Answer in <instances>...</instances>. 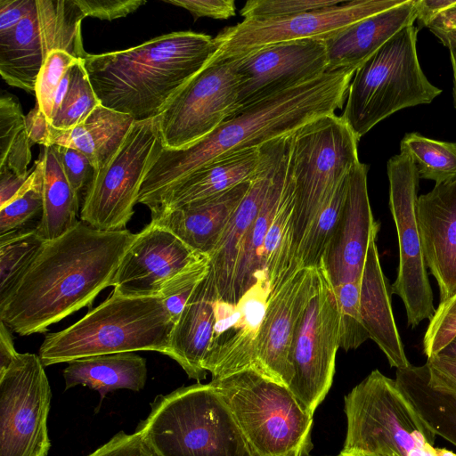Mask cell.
Segmentation results:
<instances>
[{
  "label": "cell",
  "instance_id": "obj_1",
  "mask_svg": "<svg viewBox=\"0 0 456 456\" xmlns=\"http://www.w3.org/2000/svg\"><path fill=\"white\" fill-rule=\"evenodd\" d=\"M137 233L101 231L79 221L61 237L45 241L8 297L0 303V321L20 336L45 332L49 326L90 307L107 287Z\"/></svg>",
  "mask_w": 456,
  "mask_h": 456
},
{
  "label": "cell",
  "instance_id": "obj_2",
  "mask_svg": "<svg viewBox=\"0 0 456 456\" xmlns=\"http://www.w3.org/2000/svg\"><path fill=\"white\" fill-rule=\"evenodd\" d=\"M355 69L327 71L238 110L198 142L177 150L163 148L142 184L138 203L152 207L175 183L214 159L260 147L294 133L309 121L341 109Z\"/></svg>",
  "mask_w": 456,
  "mask_h": 456
},
{
  "label": "cell",
  "instance_id": "obj_3",
  "mask_svg": "<svg viewBox=\"0 0 456 456\" xmlns=\"http://www.w3.org/2000/svg\"><path fill=\"white\" fill-rule=\"evenodd\" d=\"M216 51L215 37L178 31L83 62L101 104L138 122L159 116Z\"/></svg>",
  "mask_w": 456,
  "mask_h": 456
},
{
  "label": "cell",
  "instance_id": "obj_4",
  "mask_svg": "<svg viewBox=\"0 0 456 456\" xmlns=\"http://www.w3.org/2000/svg\"><path fill=\"white\" fill-rule=\"evenodd\" d=\"M175 322L158 297H110L69 327L48 333L44 366L101 354L155 351L167 355Z\"/></svg>",
  "mask_w": 456,
  "mask_h": 456
},
{
  "label": "cell",
  "instance_id": "obj_5",
  "mask_svg": "<svg viewBox=\"0 0 456 456\" xmlns=\"http://www.w3.org/2000/svg\"><path fill=\"white\" fill-rule=\"evenodd\" d=\"M136 431L158 456H256L210 382L157 396Z\"/></svg>",
  "mask_w": 456,
  "mask_h": 456
},
{
  "label": "cell",
  "instance_id": "obj_6",
  "mask_svg": "<svg viewBox=\"0 0 456 456\" xmlns=\"http://www.w3.org/2000/svg\"><path fill=\"white\" fill-rule=\"evenodd\" d=\"M210 383L220 392L256 456H308L313 414L289 389L248 368Z\"/></svg>",
  "mask_w": 456,
  "mask_h": 456
},
{
  "label": "cell",
  "instance_id": "obj_7",
  "mask_svg": "<svg viewBox=\"0 0 456 456\" xmlns=\"http://www.w3.org/2000/svg\"><path fill=\"white\" fill-rule=\"evenodd\" d=\"M417 34L413 25L403 28L355 70L341 118L358 140L395 112L442 93L422 71Z\"/></svg>",
  "mask_w": 456,
  "mask_h": 456
},
{
  "label": "cell",
  "instance_id": "obj_8",
  "mask_svg": "<svg viewBox=\"0 0 456 456\" xmlns=\"http://www.w3.org/2000/svg\"><path fill=\"white\" fill-rule=\"evenodd\" d=\"M358 141L336 113L316 118L291 134L289 169L294 187L297 253L326 200L360 162Z\"/></svg>",
  "mask_w": 456,
  "mask_h": 456
},
{
  "label": "cell",
  "instance_id": "obj_9",
  "mask_svg": "<svg viewBox=\"0 0 456 456\" xmlns=\"http://www.w3.org/2000/svg\"><path fill=\"white\" fill-rule=\"evenodd\" d=\"M347 431L341 453L407 456L414 447L434 445L436 435L398 387L371 371L345 397Z\"/></svg>",
  "mask_w": 456,
  "mask_h": 456
},
{
  "label": "cell",
  "instance_id": "obj_10",
  "mask_svg": "<svg viewBox=\"0 0 456 456\" xmlns=\"http://www.w3.org/2000/svg\"><path fill=\"white\" fill-rule=\"evenodd\" d=\"M163 148L158 117L134 121L116 154L95 171L81 207V221L101 231L125 230L143 180Z\"/></svg>",
  "mask_w": 456,
  "mask_h": 456
},
{
  "label": "cell",
  "instance_id": "obj_11",
  "mask_svg": "<svg viewBox=\"0 0 456 456\" xmlns=\"http://www.w3.org/2000/svg\"><path fill=\"white\" fill-rule=\"evenodd\" d=\"M76 0H35L32 10L12 28L0 32V74L11 86L35 93L40 69L55 50L84 59Z\"/></svg>",
  "mask_w": 456,
  "mask_h": 456
},
{
  "label": "cell",
  "instance_id": "obj_12",
  "mask_svg": "<svg viewBox=\"0 0 456 456\" xmlns=\"http://www.w3.org/2000/svg\"><path fill=\"white\" fill-rule=\"evenodd\" d=\"M339 313L323 266L315 267L314 289L297 323L291 349L288 388L311 414L328 394L339 348Z\"/></svg>",
  "mask_w": 456,
  "mask_h": 456
},
{
  "label": "cell",
  "instance_id": "obj_13",
  "mask_svg": "<svg viewBox=\"0 0 456 456\" xmlns=\"http://www.w3.org/2000/svg\"><path fill=\"white\" fill-rule=\"evenodd\" d=\"M387 168L389 208L399 246L397 277L391 285V293L401 297L408 324L414 328L430 320L436 311L417 217L419 175L415 162L405 151L392 157Z\"/></svg>",
  "mask_w": 456,
  "mask_h": 456
},
{
  "label": "cell",
  "instance_id": "obj_14",
  "mask_svg": "<svg viewBox=\"0 0 456 456\" xmlns=\"http://www.w3.org/2000/svg\"><path fill=\"white\" fill-rule=\"evenodd\" d=\"M404 0H353L299 14L246 20L224 28L216 37V51L208 62L239 59L269 45L315 39L323 41L364 18L395 7Z\"/></svg>",
  "mask_w": 456,
  "mask_h": 456
},
{
  "label": "cell",
  "instance_id": "obj_15",
  "mask_svg": "<svg viewBox=\"0 0 456 456\" xmlns=\"http://www.w3.org/2000/svg\"><path fill=\"white\" fill-rule=\"evenodd\" d=\"M35 354H19L0 373V456H46L51 387Z\"/></svg>",
  "mask_w": 456,
  "mask_h": 456
},
{
  "label": "cell",
  "instance_id": "obj_16",
  "mask_svg": "<svg viewBox=\"0 0 456 456\" xmlns=\"http://www.w3.org/2000/svg\"><path fill=\"white\" fill-rule=\"evenodd\" d=\"M237 98L232 61L208 62L158 116L164 147L182 149L209 134L236 112Z\"/></svg>",
  "mask_w": 456,
  "mask_h": 456
},
{
  "label": "cell",
  "instance_id": "obj_17",
  "mask_svg": "<svg viewBox=\"0 0 456 456\" xmlns=\"http://www.w3.org/2000/svg\"><path fill=\"white\" fill-rule=\"evenodd\" d=\"M238 78L237 110L327 72L325 45L305 39L277 43L232 60Z\"/></svg>",
  "mask_w": 456,
  "mask_h": 456
},
{
  "label": "cell",
  "instance_id": "obj_18",
  "mask_svg": "<svg viewBox=\"0 0 456 456\" xmlns=\"http://www.w3.org/2000/svg\"><path fill=\"white\" fill-rule=\"evenodd\" d=\"M270 291L269 280L262 271L237 304L216 299L214 333L204 364L212 379L254 367Z\"/></svg>",
  "mask_w": 456,
  "mask_h": 456
},
{
  "label": "cell",
  "instance_id": "obj_19",
  "mask_svg": "<svg viewBox=\"0 0 456 456\" xmlns=\"http://www.w3.org/2000/svg\"><path fill=\"white\" fill-rule=\"evenodd\" d=\"M203 256L151 221L137 233L122 258L113 280L112 293L158 297L166 282Z\"/></svg>",
  "mask_w": 456,
  "mask_h": 456
},
{
  "label": "cell",
  "instance_id": "obj_20",
  "mask_svg": "<svg viewBox=\"0 0 456 456\" xmlns=\"http://www.w3.org/2000/svg\"><path fill=\"white\" fill-rule=\"evenodd\" d=\"M314 280L315 268H301L270 292L260 326L253 369L286 387L292 377L294 334L313 295Z\"/></svg>",
  "mask_w": 456,
  "mask_h": 456
},
{
  "label": "cell",
  "instance_id": "obj_21",
  "mask_svg": "<svg viewBox=\"0 0 456 456\" xmlns=\"http://www.w3.org/2000/svg\"><path fill=\"white\" fill-rule=\"evenodd\" d=\"M367 171L361 162L351 170L339 218L322 257L333 287L361 281L370 240L379 230L369 200Z\"/></svg>",
  "mask_w": 456,
  "mask_h": 456
},
{
  "label": "cell",
  "instance_id": "obj_22",
  "mask_svg": "<svg viewBox=\"0 0 456 456\" xmlns=\"http://www.w3.org/2000/svg\"><path fill=\"white\" fill-rule=\"evenodd\" d=\"M290 134L267 142L259 147L260 161L251 178L249 189L208 256L207 280L216 299L232 304L233 278L245 234L255 220L275 171L287 151Z\"/></svg>",
  "mask_w": 456,
  "mask_h": 456
},
{
  "label": "cell",
  "instance_id": "obj_23",
  "mask_svg": "<svg viewBox=\"0 0 456 456\" xmlns=\"http://www.w3.org/2000/svg\"><path fill=\"white\" fill-rule=\"evenodd\" d=\"M416 209L426 264L443 302L456 292V179L418 197Z\"/></svg>",
  "mask_w": 456,
  "mask_h": 456
},
{
  "label": "cell",
  "instance_id": "obj_24",
  "mask_svg": "<svg viewBox=\"0 0 456 456\" xmlns=\"http://www.w3.org/2000/svg\"><path fill=\"white\" fill-rule=\"evenodd\" d=\"M250 183L251 180L212 198L151 215V222L171 232L195 252L208 256Z\"/></svg>",
  "mask_w": 456,
  "mask_h": 456
},
{
  "label": "cell",
  "instance_id": "obj_25",
  "mask_svg": "<svg viewBox=\"0 0 456 456\" xmlns=\"http://www.w3.org/2000/svg\"><path fill=\"white\" fill-rule=\"evenodd\" d=\"M416 20L415 0L364 18L322 42L327 52V71L357 69L403 28Z\"/></svg>",
  "mask_w": 456,
  "mask_h": 456
},
{
  "label": "cell",
  "instance_id": "obj_26",
  "mask_svg": "<svg viewBox=\"0 0 456 456\" xmlns=\"http://www.w3.org/2000/svg\"><path fill=\"white\" fill-rule=\"evenodd\" d=\"M260 161L259 147L221 155L170 186L150 208L151 215L221 194L250 181Z\"/></svg>",
  "mask_w": 456,
  "mask_h": 456
},
{
  "label": "cell",
  "instance_id": "obj_27",
  "mask_svg": "<svg viewBox=\"0 0 456 456\" xmlns=\"http://www.w3.org/2000/svg\"><path fill=\"white\" fill-rule=\"evenodd\" d=\"M378 232L370 240L360 285V309L364 327L391 367L403 369L411 365L396 327L392 304L391 286L385 276L376 243Z\"/></svg>",
  "mask_w": 456,
  "mask_h": 456
},
{
  "label": "cell",
  "instance_id": "obj_28",
  "mask_svg": "<svg viewBox=\"0 0 456 456\" xmlns=\"http://www.w3.org/2000/svg\"><path fill=\"white\" fill-rule=\"evenodd\" d=\"M216 299L215 290L206 276L175 322L167 353L189 378L198 381L205 379L208 372L204 364L214 333Z\"/></svg>",
  "mask_w": 456,
  "mask_h": 456
},
{
  "label": "cell",
  "instance_id": "obj_29",
  "mask_svg": "<svg viewBox=\"0 0 456 456\" xmlns=\"http://www.w3.org/2000/svg\"><path fill=\"white\" fill-rule=\"evenodd\" d=\"M134 123L129 115L100 104L86 118L69 129L61 130L51 126L50 146L60 145L79 151L97 171L116 154Z\"/></svg>",
  "mask_w": 456,
  "mask_h": 456
},
{
  "label": "cell",
  "instance_id": "obj_30",
  "mask_svg": "<svg viewBox=\"0 0 456 456\" xmlns=\"http://www.w3.org/2000/svg\"><path fill=\"white\" fill-rule=\"evenodd\" d=\"M65 390L77 385L96 390L101 400L116 389L140 391L147 379L146 360L134 353L94 355L68 362Z\"/></svg>",
  "mask_w": 456,
  "mask_h": 456
},
{
  "label": "cell",
  "instance_id": "obj_31",
  "mask_svg": "<svg viewBox=\"0 0 456 456\" xmlns=\"http://www.w3.org/2000/svg\"><path fill=\"white\" fill-rule=\"evenodd\" d=\"M289 145L275 171L260 209L243 239L233 278L232 305L237 304L255 284L263 271L265 240L288 177Z\"/></svg>",
  "mask_w": 456,
  "mask_h": 456
},
{
  "label": "cell",
  "instance_id": "obj_32",
  "mask_svg": "<svg viewBox=\"0 0 456 456\" xmlns=\"http://www.w3.org/2000/svg\"><path fill=\"white\" fill-rule=\"evenodd\" d=\"M38 161L42 171L43 212L36 232L42 240L49 241L77 225L81 202L69 183L53 145L43 147Z\"/></svg>",
  "mask_w": 456,
  "mask_h": 456
},
{
  "label": "cell",
  "instance_id": "obj_33",
  "mask_svg": "<svg viewBox=\"0 0 456 456\" xmlns=\"http://www.w3.org/2000/svg\"><path fill=\"white\" fill-rule=\"evenodd\" d=\"M299 269L295 244L294 187L289 169L281 198L264 245L263 271L269 280L270 292L281 288Z\"/></svg>",
  "mask_w": 456,
  "mask_h": 456
},
{
  "label": "cell",
  "instance_id": "obj_34",
  "mask_svg": "<svg viewBox=\"0 0 456 456\" xmlns=\"http://www.w3.org/2000/svg\"><path fill=\"white\" fill-rule=\"evenodd\" d=\"M395 381L429 429L456 446V395L429 385L427 363L397 369Z\"/></svg>",
  "mask_w": 456,
  "mask_h": 456
},
{
  "label": "cell",
  "instance_id": "obj_35",
  "mask_svg": "<svg viewBox=\"0 0 456 456\" xmlns=\"http://www.w3.org/2000/svg\"><path fill=\"white\" fill-rule=\"evenodd\" d=\"M400 149L411 157L419 178L432 180L436 185L456 179V142H441L418 133H409L401 141Z\"/></svg>",
  "mask_w": 456,
  "mask_h": 456
},
{
  "label": "cell",
  "instance_id": "obj_36",
  "mask_svg": "<svg viewBox=\"0 0 456 456\" xmlns=\"http://www.w3.org/2000/svg\"><path fill=\"white\" fill-rule=\"evenodd\" d=\"M45 242L36 228L0 236V303L22 279Z\"/></svg>",
  "mask_w": 456,
  "mask_h": 456
},
{
  "label": "cell",
  "instance_id": "obj_37",
  "mask_svg": "<svg viewBox=\"0 0 456 456\" xmlns=\"http://www.w3.org/2000/svg\"><path fill=\"white\" fill-rule=\"evenodd\" d=\"M348 175L326 200L305 235L297 253L300 269L315 268L321 264L343 208Z\"/></svg>",
  "mask_w": 456,
  "mask_h": 456
},
{
  "label": "cell",
  "instance_id": "obj_38",
  "mask_svg": "<svg viewBox=\"0 0 456 456\" xmlns=\"http://www.w3.org/2000/svg\"><path fill=\"white\" fill-rule=\"evenodd\" d=\"M100 104L81 59L70 68L68 91L50 124L56 129H69L82 122Z\"/></svg>",
  "mask_w": 456,
  "mask_h": 456
},
{
  "label": "cell",
  "instance_id": "obj_39",
  "mask_svg": "<svg viewBox=\"0 0 456 456\" xmlns=\"http://www.w3.org/2000/svg\"><path fill=\"white\" fill-rule=\"evenodd\" d=\"M42 171L37 159L20 191L5 206L0 208V236L29 229L27 224L38 214L42 215Z\"/></svg>",
  "mask_w": 456,
  "mask_h": 456
},
{
  "label": "cell",
  "instance_id": "obj_40",
  "mask_svg": "<svg viewBox=\"0 0 456 456\" xmlns=\"http://www.w3.org/2000/svg\"><path fill=\"white\" fill-rule=\"evenodd\" d=\"M361 281L333 287L339 313V347L346 351L359 347L370 338L360 309Z\"/></svg>",
  "mask_w": 456,
  "mask_h": 456
},
{
  "label": "cell",
  "instance_id": "obj_41",
  "mask_svg": "<svg viewBox=\"0 0 456 456\" xmlns=\"http://www.w3.org/2000/svg\"><path fill=\"white\" fill-rule=\"evenodd\" d=\"M209 270V257L204 256L175 274L163 286L159 297L175 323L199 283Z\"/></svg>",
  "mask_w": 456,
  "mask_h": 456
},
{
  "label": "cell",
  "instance_id": "obj_42",
  "mask_svg": "<svg viewBox=\"0 0 456 456\" xmlns=\"http://www.w3.org/2000/svg\"><path fill=\"white\" fill-rule=\"evenodd\" d=\"M81 59L62 50L53 51L45 59L37 76L35 95L37 103L51 122L54 99L69 69Z\"/></svg>",
  "mask_w": 456,
  "mask_h": 456
},
{
  "label": "cell",
  "instance_id": "obj_43",
  "mask_svg": "<svg viewBox=\"0 0 456 456\" xmlns=\"http://www.w3.org/2000/svg\"><path fill=\"white\" fill-rule=\"evenodd\" d=\"M340 2V0H248L240 10V14L246 20L283 18L330 7Z\"/></svg>",
  "mask_w": 456,
  "mask_h": 456
},
{
  "label": "cell",
  "instance_id": "obj_44",
  "mask_svg": "<svg viewBox=\"0 0 456 456\" xmlns=\"http://www.w3.org/2000/svg\"><path fill=\"white\" fill-rule=\"evenodd\" d=\"M456 337V292L440 302L426 330L423 350L428 358L437 355Z\"/></svg>",
  "mask_w": 456,
  "mask_h": 456
},
{
  "label": "cell",
  "instance_id": "obj_45",
  "mask_svg": "<svg viewBox=\"0 0 456 456\" xmlns=\"http://www.w3.org/2000/svg\"><path fill=\"white\" fill-rule=\"evenodd\" d=\"M53 146L62 170L77 193L82 207L86 193L96 170L89 159L79 151L65 146Z\"/></svg>",
  "mask_w": 456,
  "mask_h": 456
},
{
  "label": "cell",
  "instance_id": "obj_46",
  "mask_svg": "<svg viewBox=\"0 0 456 456\" xmlns=\"http://www.w3.org/2000/svg\"><path fill=\"white\" fill-rule=\"evenodd\" d=\"M26 129L25 116L13 96L0 97V159L4 158L16 138Z\"/></svg>",
  "mask_w": 456,
  "mask_h": 456
},
{
  "label": "cell",
  "instance_id": "obj_47",
  "mask_svg": "<svg viewBox=\"0 0 456 456\" xmlns=\"http://www.w3.org/2000/svg\"><path fill=\"white\" fill-rule=\"evenodd\" d=\"M88 456H158L138 432L120 431Z\"/></svg>",
  "mask_w": 456,
  "mask_h": 456
},
{
  "label": "cell",
  "instance_id": "obj_48",
  "mask_svg": "<svg viewBox=\"0 0 456 456\" xmlns=\"http://www.w3.org/2000/svg\"><path fill=\"white\" fill-rule=\"evenodd\" d=\"M85 17L113 20L134 12L145 0H76Z\"/></svg>",
  "mask_w": 456,
  "mask_h": 456
},
{
  "label": "cell",
  "instance_id": "obj_49",
  "mask_svg": "<svg viewBox=\"0 0 456 456\" xmlns=\"http://www.w3.org/2000/svg\"><path fill=\"white\" fill-rule=\"evenodd\" d=\"M165 3L189 11L196 20L201 17L227 20L235 15L233 0H164Z\"/></svg>",
  "mask_w": 456,
  "mask_h": 456
},
{
  "label": "cell",
  "instance_id": "obj_50",
  "mask_svg": "<svg viewBox=\"0 0 456 456\" xmlns=\"http://www.w3.org/2000/svg\"><path fill=\"white\" fill-rule=\"evenodd\" d=\"M428 383L436 389L456 395V360L436 355L428 358Z\"/></svg>",
  "mask_w": 456,
  "mask_h": 456
},
{
  "label": "cell",
  "instance_id": "obj_51",
  "mask_svg": "<svg viewBox=\"0 0 456 456\" xmlns=\"http://www.w3.org/2000/svg\"><path fill=\"white\" fill-rule=\"evenodd\" d=\"M33 144L25 129L13 142L5 157L0 159V170H9L20 175H29L28 166Z\"/></svg>",
  "mask_w": 456,
  "mask_h": 456
},
{
  "label": "cell",
  "instance_id": "obj_52",
  "mask_svg": "<svg viewBox=\"0 0 456 456\" xmlns=\"http://www.w3.org/2000/svg\"><path fill=\"white\" fill-rule=\"evenodd\" d=\"M449 50L456 48V1L438 13L427 26Z\"/></svg>",
  "mask_w": 456,
  "mask_h": 456
},
{
  "label": "cell",
  "instance_id": "obj_53",
  "mask_svg": "<svg viewBox=\"0 0 456 456\" xmlns=\"http://www.w3.org/2000/svg\"><path fill=\"white\" fill-rule=\"evenodd\" d=\"M25 126L28 135L34 144L50 146L51 124L37 102L25 116Z\"/></svg>",
  "mask_w": 456,
  "mask_h": 456
},
{
  "label": "cell",
  "instance_id": "obj_54",
  "mask_svg": "<svg viewBox=\"0 0 456 456\" xmlns=\"http://www.w3.org/2000/svg\"><path fill=\"white\" fill-rule=\"evenodd\" d=\"M35 0H0V32L15 27L33 8Z\"/></svg>",
  "mask_w": 456,
  "mask_h": 456
},
{
  "label": "cell",
  "instance_id": "obj_55",
  "mask_svg": "<svg viewBox=\"0 0 456 456\" xmlns=\"http://www.w3.org/2000/svg\"><path fill=\"white\" fill-rule=\"evenodd\" d=\"M28 176L29 175H20L9 170H0V208L5 206L15 197L26 183Z\"/></svg>",
  "mask_w": 456,
  "mask_h": 456
},
{
  "label": "cell",
  "instance_id": "obj_56",
  "mask_svg": "<svg viewBox=\"0 0 456 456\" xmlns=\"http://www.w3.org/2000/svg\"><path fill=\"white\" fill-rule=\"evenodd\" d=\"M456 0H415L416 20L420 27L428 24L442 11L452 5Z\"/></svg>",
  "mask_w": 456,
  "mask_h": 456
},
{
  "label": "cell",
  "instance_id": "obj_57",
  "mask_svg": "<svg viewBox=\"0 0 456 456\" xmlns=\"http://www.w3.org/2000/svg\"><path fill=\"white\" fill-rule=\"evenodd\" d=\"M18 354L9 328L0 321V373L11 365Z\"/></svg>",
  "mask_w": 456,
  "mask_h": 456
},
{
  "label": "cell",
  "instance_id": "obj_58",
  "mask_svg": "<svg viewBox=\"0 0 456 456\" xmlns=\"http://www.w3.org/2000/svg\"><path fill=\"white\" fill-rule=\"evenodd\" d=\"M407 456H436L434 445L427 443L423 445L412 448Z\"/></svg>",
  "mask_w": 456,
  "mask_h": 456
},
{
  "label": "cell",
  "instance_id": "obj_59",
  "mask_svg": "<svg viewBox=\"0 0 456 456\" xmlns=\"http://www.w3.org/2000/svg\"><path fill=\"white\" fill-rule=\"evenodd\" d=\"M437 355L456 360V337Z\"/></svg>",
  "mask_w": 456,
  "mask_h": 456
},
{
  "label": "cell",
  "instance_id": "obj_60",
  "mask_svg": "<svg viewBox=\"0 0 456 456\" xmlns=\"http://www.w3.org/2000/svg\"><path fill=\"white\" fill-rule=\"evenodd\" d=\"M450 54L453 73V98L456 108V48L450 50Z\"/></svg>",
  "mask_w": 456,
  "mask_h": 456
},
{
  "label": "cell",
  "instance_id": "obj_61",
  "mask_svg": "<svg viewBox=\"0 0 456 456\" xmlns=\"http://www.w3.org/2000/svg\"><path fill=\"white\" fill-rule=\"evenodd\" d=\"M436 456H456V453L445 448H436Z\"/></svg>",
  "mask_w": 456,
  "mask_h": 456
},
{
  "label": "cell",
  "instance_id": "obj_62",
  "mask_svg": "<svg viewBox=\"0 0 456 456\" xmlns=\"http://www.w3.org/2000/svg\"><path fill=\"white\" fill-rule=\"evenodd\" d=\"M350 456H380V455L360 453V454H354V455H350Z\"/></svg>",
  "mask_w": 456,
  "mask_h": 456
},
{
  "label": "cell",
  "instance_id": "obj_63",
  "mask_svg": "<svg viewBox=\"0 0 456 456\" xmlns=\"http://www.w3.org/2000/svg\"><path fill=\"white\" fill-rule=\"evenodd\" d=\"M336 456H346L344 454H342L341 452L338 454V455H336Z\"/></svg>",
  "mask_w": 456,
  "mask_h": 456
}]
</instances>
